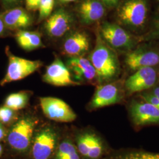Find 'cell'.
I'll use <instances>...</instances> for the list:
<instances>
[{
	"instance_id": "cell-15",
	"label": "cell",
	"mask_w": 159,
	"mask_h": 159,
	"mask_svg": "<svg viewBox=\"0 0 159 159\" xmlns=\"http://www.w3.org/2000/svg\"><path fill=\"white\" fill-rule=\"evenodd\" d=\"M131 119L139 126L159 123V109L146 102H133L130 106Z\"/></svg>"
},
{
	"instance_id": "cell-6",
	"label": "cell",
	"mask_w": 159,
	"mask_h": 159,
	"mask_svg": "<svg viewBox=\"0 0 159 159\" xmlns=\"http://www.w3.org/2000/svg\"><path fill=\"white\" fill-rule=\"evenodd\" d=\"M98 32L102 40L113 49L128 50L133 47L135 43L133 37L116 24L104 23Z\"/></svg>"
},
{
	"instance_id": "cell-16",
	"label": "cell",
	"mask_w": 159,
	"mask_h": 159,
	"mask_svg": "<svg viewBox=\"0 0 159 159\" xmlns=\"http://www.w3.org/2000/svg\"><path fill=\"white\" fill-rule=\"evenodd\" d=\"M90 39L87 33L77 30L68 34L63 42V52L70 57L83 56L89 51Z\"/></svg>"
},
{
	"instance_id": "cell-8",
	"label": "cell",
	"mask_w": 159,
	"mask_h": 159,
	"mask_svg": "<svg viewBox=\"0 0 159 159\" xmlns=\"http://www.w3.org/2000/svg\"><path fill=\"white\" fill-rule=\"evenodd\" d=\"M43 80L46 83L58 87L80 84V83L72 79L67 66L59 58H56L47 67Z\"/></svg>"
},
{
	"instance_id": "cell-24",
	"label": "cell",
	"mask_w": 159,
	"mask_h": 159,
	"mask_svg": "<svg viewBox=\"0 0 159 159\" xmlns=\"http://www.w3.org/2000/svg\"><path fill=\"white\" fill-rule=\"evenodd\" d=\"M113 159H159V154L134 152L121 154Z\"/></svg>"
},
{
	"instance_id": "cell-4",
	"label": "cell",
	"mask_w": 159,
	"mask_h": 159,
	"mask_svg": "<svg viewBox=\"0 0 159 159\" xmlns=\"http://www.w3.org/2000/svg\"><path fill=\"white\" fill-rule=\"evenodd\" d=\"M148 11L144 0H127L120 7L117 17L120 23L125 27L139 29L146 23Z\"/></svg>"
},
{
	"instance_id": "cell-33",
	"label": "cell",
	"mask_w": 159,
	"mask_h": 159,
	"mask_svg": "<svg viewBox=\"0 0 159 159\" xmlns=\"http://www.w3.org/2000/svg\"><path fill=\"white\" fill-rule=\"evenodd\" d=\"M58 1H60V2L61 3H70V2H74L76 0H58Z\"/></svg>"
},
{
	"instance_id": "cell-29",
	"label": "cell",
	"mask_w": 159,
	"mask_h": 159,
	"mask_svg": "<svg viewBox=\"0 0 159 159\" xmlns=\"http://www.w3.org/2000/svg\"><path fill=\"white\" fill-rule=\"evenodd\" d=\"M106 6L108 7H114L117 6L119 0H102Z\"/></svg>"
},
{
	"instance_id": "cell-19",
	"label": "cell",
	"mask_w": 159,
	"mask_h": 159,
	"mask_svg": "<svg viewBox=\"0 0 159 159\" xmlns=\"http://www.w3.org/2000/svg\"><path fill=\"white\" fill-rule=\"evenodd\" d=\"M16 39L19 46L25 51H32L43 46L41 35L37 31L19 30L16 34Z\"/></svg>"
},
{
	"instance_id": "cell-17",
	"label": "cell",
	"mask_w": 159,
	"mask_h": 159,
	"mask_svg": "<svg viewBox=\"0 0 159 159\" xmlns=\"http://www.w3.org/2000/svg\"><path fill=\"white\" fill-rule=\"evenodd\" d=\"M105 6L102 0H83L77 9L80 21L90 25L100 20L105 14Z\"/></svg>"
},
{
	"instance_id": "cell-35",
	"label": "cell",
	"mask_w": 159,
	"mask_h": 159,
	"mask_svg": "<svg viewBox=\"0 0 159 159\" xmlns=\"http://www.w3.org/2000/svg\"></svg>"
},
{
	"instance_id": "cell-18",
	"label": "cell",
	"mask_w": 159,
	"mask_h": 159,
	"mask_svg": "<svg viewBox=\"0 0 159 159\" xmlns=\"http://www.w3.org/2000/svg\"><path fill=\"white\" fill-rule=\"evenodd\" d=\"M1 17L8 30H21L32 25L31 16L21 7H14L6 10L1 14Z\"/></svg>"
},
{
	"instance_id": "cell-27",
	"label": "cell",
	"mask_w": 159,
	"mask_h": 159,
	"mask_svg": "<svg viewBox=\"0 0 159 159\" xmlns=\"http://www.w3.org/2000/svg\"><path fill=\"white\" fill-rule=\"evenodd\" d=\"M21 0H1L2 6L6 9H10L19 5Z\"/></svg>"
},
{
	"instance_id": "cell-11",
	"label": "cell",
	"mask_w": 159,
	"mask_h": 159,
	"mask_svg": "<svg viewBox=\"0 0 159 159\" xmlns=\"http://www.w3.org/2000/svg\"><path fill=\"white\" fill-rule=\"evenodd\" d=\"M157 80V73L154 67L140 68L125 80V87L129 94H133L153 87Z\"/></svg>"
},
{
	"instance_id": "cell-1",
	"label": "cell",
	"mask_w": 159,
	"mask_h": 159,
	"mask_svg": "<svg viewBox=\"0 0 159 159\" xmlns=\"http://www.w3.org/2000/svg\"><path fill=\"white\" fill-rule=\"evenodd\" d=\"M89 60L96 70L99 83L112 81L119 75L120 64L117 56L113 48L102 40L98 31L95 47Z\"/></svg>"
},
{
	"instance_id": "cell-23",
	"label": "cell",
	"mask_w": 159,
	"mask_h": 159,
	"mask_svg": "<svg viewBox=\"0 0 159 159\" xmlns=\"http://www.w3.org/2000/svg\"><path fill=\"white\" fill-rule=\"evenodd\" d=\"M55 0H41L39 7V21L47 19L51 15L54 8Z\"/></svg>"
},
{
	"instance_id": "cell-30",
	"label": "cell",
	"mask_w": 159,
	"mask_h": 159,
	"mask_svg": "<svg viewBox=\"0 0 159 159\" xmlns=\"http://www.w3.org/2000/svg\"><path fill=\"white\" fill-rule=\"evenodd\" d=\"M7 136L6 128L2 124L0 123V141L4 140Z\"/></svg>"
},
{
	"instance_id": "cell-12",
	"label": "cell",
	"mask_w": 159,
	"mask_h": 159,
	"mask_svg": "<svg viewBox=\"0 0 159 159\" xmlns=\"http://www.w3.org/2000/svg\"><path fill=\"white\" fill-rule=\"evenodd\" d=\"M76 148L80 154L86 159H100L104 151L101 139L90 131L83 132L77 136Z\"/></svg>"
},
{
	"instance_id": "cell-26",
	"label": "cell",
	"mask_w": 159,
	"mask_h": 159,
	"mask_svg": "<svg viewBox=\"0 0 159 159\" xmlns=\"http://www.w3.org/2000/svg\"><path fill=\"white\" fill-rule=\"evenodd\" d=\"M41 0H25L26 8L29 11H36L39 9Z\"/></svg>"
},
{
	"instance_id": "cell-10",
	"label": "cell",
	"mask_w": 159,
	"mask_h": 159,
	"mask_svg": "<svg viewBox=\"0 0 159 159\" xmlns=\"http://www.w3.org/2000/svg\"><path fill=\"white\" fill-rule=\"evenodd\" d=\"M125 62L127 67L133 71L154 67L159 64V52L149 48L140 47L127 52Z\"/></svg>"
},
{
	"instance_id": "cell-34",
	"label": "cell",
	"mask_w": 159,
	"mask_h": 159,
	"mask_svg": "<svg viewBox=\"0 0 159 159\" xmlns=\"http://www.w3.org/2000/svg\"><path fill=\"white\" fill-rule=\"evenodd\" d=\"M2 152H3V148H2V145H1V143H0V157H1V155H2Z\"/></svg>"
},
{
	"instance_id": "cell-20",
	"label": "cell",
	"mask_w": 159,
	"mask_h": 159,
	"mask_svg": "<svg viewBox=\"0 0 159 159\" xmlns=\"http://www.w3.org/2000/svg\"><path fill=\"white\" fill-rule=\"evenodd\" d=\"M30 97V91H21L11 93L6 97L4 106L15 111L22 110L28 104Z\"/></svg>"
},
{
	"instance_id": "cell-13",
	"label": "cell",
	"mask_w": 159,
	"mask_h": 159,
	"mask_svg": "<svg viewBox=\"0 0 159 159\" xmlns=\"http://www.w3.org/2000/svg\"><path fill=\"white\" fill-rule=\"evenodd\" d=\"M73 23V17L67 11L58 9L46 19L44 29L49 37L60 38L71 30Z\"/></svg>"
},
{
	"instance_id": "cell-3",
	"label": "cell",
	"mask_w": 159,
	"mask_h": 159,
	"mask_svg": "<svg viewBox=\"0 0 159 159\" xmlns=\"http://www.w3.org/2000/svg\"><path fill=\"white\" fill-rule=\"evenodd\" d=\"M6 52L8 64L6 75L0 82L1 86L24 79L43 66V63L40 60H30L14 55L8 46L6 47Z\"/></svg>"
},
{
	"instance_id": "cell-2",
	"label": "cell",
	"mask_w": 159,
	"mask_h": 159,
	"mask_svg": "<svg viewBox=\"0 0 159 159\" xmlns=\"http://www.w3.org/2000/svg\"><path fill=\"white\" fill-rule=\"evenodd\" d=\"M35 125V120L31 117H24L15 122L7 136L11 148L18 153L27 152L32 143Z\"/></svg>"
},
{
	"instance_id": "cell-28",
	"label": "cell",
	"mask_w": 159,
	"mask_h": 159,
	"mask_svg": "<svg viewBox=\"0 0 159 159\" xmlns=\"http://www.w3.org/2000/svg\"><path fill=\"white\" fill-rule=\"evenodd\" d=\"M7 30H8L6 28V25L4 23L1 15L0 14V37H2L4 35H5Z\"/></svg>"
},
{
	"instance_id": "cell-14",
	"label": "cell",
	"mask_w": 159,
	"mask_h": 159,
	"mask_svg": "<svg viewBox=\"0 0 159 159\" xmlns=\"http://www.w3.org/2000/svg\"><path fill=\"white\" fill-rule=\"evenodd\" d=\"M66 66L71 76L77 82L98 81L96 70L89 59L83 56L70 57Z\"/></svg>"
},
{
	"instance_id": "cell-22",
	"label": "cell",
	"mask_w": 159,
	"mask_h": 159,
	"mask_svg": "<svg viewBox=\"0 0 159 159\" xmlns=\"http://www.w3.org/2000/svg\"><path fill=\"white\" fill-rule=\"evenodd\" d=\"M16 111L6 106L0 107V123L3 125H8L14 124L17 117Z\"/></svg>"
},
{
	"instance_id": "cell-9",
	"label": "cell",
	"mask_w": 159,
	"mask_h": 159,
	"mask_svg": "<svg viewBox=\"0 0 159 159\" xmlns=\"http://www.w3.org/2000/svg\"><path fill=\"white\" fill-rule=\"evenodd\" d=\"M121 98V89L118 83H106L97 88L89 107L91 110L102 108L119 102Z\"/></svg>"
},
{
	"instance_id": "cell-21",
	"label": "cell",
	"mask_w": 159,
	"mask_h": 159,
	"mask_svg": "<svg viewBox=\"0 0 159 159\" xmlns=\"http://www.w3.org/2000/svg\"><path fill=\"white\" fill-rule=\"evenodd\" d=\"M54 159H80V157L76 146L66 139L57 146Z\"/></svg>"
},
{
	"instance_id": "cell-7",
	"label": "cell",
	"mask_w": 159,
	"mask_h": 159,
	"mask_svg": "<svg viewBox=\"0 0 159 159\" xmlns=\"http://www.w3.org/2000/svg\"><path fill=\"white\" fill-rule=\"evenodd\" d=\"M41 108L46 117L57 122L69 123L76 119L77 115L67 103L56 97L40 98Z\"/></svg>"
},
{
	"instance_id": "cell-32",
	"label": "cell",
	"mask_w": 159,
	"mask_h": 159,
	"mask_svg": "<svg viewBox=\"0 0 159 159\" xmlns=\"http://www.w3.org/2000/svg\"><path fill=\"white\" fill-rule=\"evenodd\" d=\"M155 28H156V30L157 34H158L159 35V18L156 21V22Z\"/></svg>"
},
{
	"instance_id": "cell-25",
	"label": "cell",
	"mask_w": 159,
	"mask_h": 159,
	"mask_svg": "<svg viewBox=\"0 0 159 159\" xmlns=\"http://www.w3.org/2000/svg\"><path fill=\"white\" fill-rule=\"evenodd\" d=\"M143 99L146 102L153 104L155 107L159 109V99L152 94L151 93H143L141 95Z\"/></svg>"
},
{
	"instance_id": "cell-5",
	"label": "cell",
	"mask_w": 159,
	"mask_h": 159,
	"mask_svg": "<svg viewBox=\"0 0 159 159\" xmlns=\"http://www.w3.org/2000/svg\"><path fill=\"white\" fill-rule=\"evenodd\" d=\"M58 135L57 131L50 127H46L38 131L31 143L33 159H50L58 146Z\"/></svg>"
},
{
	"instance_id": "cell-31",
	"label": "cell",
	"mask_w": 159,
	"mask_h": 159,
	"mask_svg": "<svg viewBox=\"0 0 159 159\" xmlns=\"http://www.w3.org/2000/svg\"><path fill=\"white\" fill-rule=\"evenodd\" d=\"M150 93L159 99V85L154 87Z\"/></svg>"
}]
</instances>
